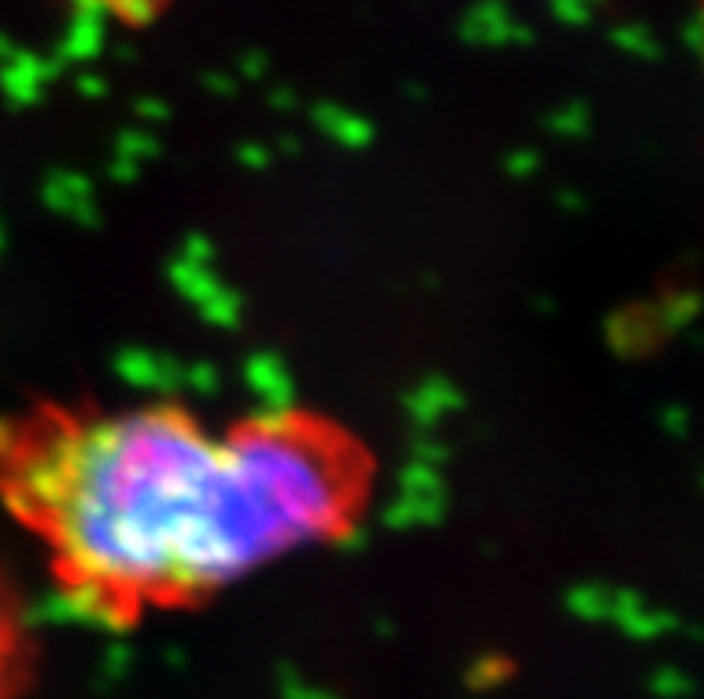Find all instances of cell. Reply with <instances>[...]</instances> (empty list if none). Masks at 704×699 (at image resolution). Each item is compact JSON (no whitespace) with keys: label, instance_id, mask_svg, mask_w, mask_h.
Returning <instances> with one entry per match:
<instances>
[{"label":"cell","instance_id":"obj_1","mask_svg":"<svg viewBox=\"0 0 704 699\" xmlns=\"http://www.w3.org/2000/svg\"><path fill=\"white\" fill-rule=\"evenodd\" d=\"M379 457L343 418L183 400H36L0 414V514L75 617L125 631L201 611L368 522Z\"/></svg>","mask_w":704,"mask_h":699},{"label":"cell","instance_id":"obj_2","mask_svg":"<svg viewBox=\"0 0 704 699\" xmlns=\"http://www.w3.org/2000/svg\"><path fill=\"white\" fill-rule=\"evenodd\" d=\"M25 646H29V614L19 589L0 572V699H8L11 682L19 678Z\"/></svg>","mask_w":704,"mask_h":699}]
</instances>
